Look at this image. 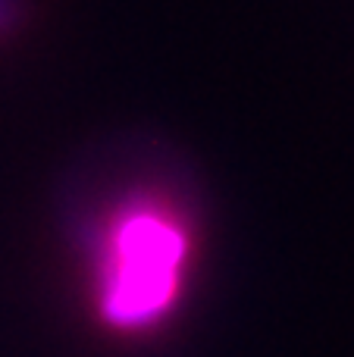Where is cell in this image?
Segmentation results:
<instances>
[{"mask_svg":"<svg viewBox=\"0 0 354 357\" xmlns=\"http://www.w3.org/2000/svg\"><path fill=\"white\" fill-rule=\"evenodd\" d=\"M188 241L179 220L151 204H132L110 226L100 254L98 307L116 329H148L179 298Z\"/></svg>","mask_w":354,"mask_h":357,"instance_id":"cell-1","label":"cell"}]
</instances>
